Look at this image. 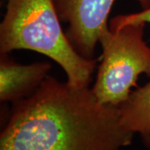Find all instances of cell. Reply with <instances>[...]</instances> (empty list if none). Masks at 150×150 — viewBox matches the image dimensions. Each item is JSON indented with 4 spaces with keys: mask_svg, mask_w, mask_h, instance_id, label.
Segmentation results:
<instances>
[{
    "mask_svg": "<svg viewBox=\"0 0 150 150\" xmlns=\"http://www.w3.org/2000/svg\"><path fill=\"white\" fill-rule=\"evenodd\" d=\"M134 134L118 108L98 102L89 87L48 75L30 96L13 103L0 150H121Z\"/></svg>",
    "mask_w": 150,
    "mask_h": 150,
    "instance_id": "obj_1",
    "label": "cell"
},
{
    "mask_svg": "<svg viewBox=\"0 0 150 150\" xmlns=\"http://www.w3.org/2000/svg\"><path fill=\"white\" fill-rule=\"evenodd\" d=\"M54 0H8L0 24V54L28 49L57 63L74 88H88L97 59L81 56L60 24Z\"/></svg>",
    "mask_w": 150,
    "mask_h": 150,
    "instance_id": "obj_2",
    "label": "cell"
},
{
    "mask_svg": "<svg viewBox=\"0 0 150 150\" xmlns=\"http://www.w3.org/2000/svg\"><path fill=\"white\" fill-rule=\"evenodd\" d=\"M145 23L110 29L100 42L103 54L92 88L98 102L118 107L137 87L140 75L150 77V47L144 40Z\"/></svg>",
    "mask_w": 150,
    "mask_h": 150,
    "instance_id": "obj_3",
    "label": "cell"
},
{
    "mask_svg": "<svg viewBox=\"0 0 150 150\" xmlns=\"http://www.w3.org/2000/svg\"><path fill=\"white\" fill-rule=\"evenodd\" d=\"M143 9L150 0H138ZM115 0H54L59 18L68 23L66 36L75 50L93 59L98 43L110 33L108 16Z\"/></svg>",
    "mask_w": 150,
    "mask_h": 150,
    "instance_id": "obj_4",
    "label": "cell"
},
{
    "mask_svg": "<svg viewBox=\"0 0 150 150\" xmlns=\"http://www.w3.org/2000/svg\"><path fill=\"white\" fill-rule=\"evenodd\" d=\"M51 68V64L46 62L19 64L8 54H1V102L15 103L30 96L46 79Z\"/></svg>",
    "mask_w": 150,
    "mask_h": 150,
    "instance_id": "obj_5",
    "label": "cell"
},
{
    "mask_svg": "<svg viewBox=\"0 0 150 150\" xmlns=\"http://www.w3.org/2000/svg\"><path fill=\"white\" fill-rule=\"evenodd\" d=\"M121 123L132 133H138L150 149V82L138 87L118 106Z\"/></svg>",
    "mask_w": 150,
    "mask_h": 150,
    "instance_id": "obj_6",
    "label": "cell"
},
{
    "mask_svg": "<svg viewBox=\"0 0 150 150\" xmlns=\"http://www.w3.org/2000/svg\"><path fill=\"white\" fill-rule=\"evenodd\" d=\"M150 23V7L149 8L143 9V11L122 14L112 18L109 23V28L115 29L129 23Z\"/></svg>",
    "mask_w": 150,
    "mask_h": 150,
    "instance_id": "obj_7",
    "label": "cell"
}]
</instances>
